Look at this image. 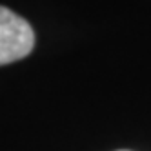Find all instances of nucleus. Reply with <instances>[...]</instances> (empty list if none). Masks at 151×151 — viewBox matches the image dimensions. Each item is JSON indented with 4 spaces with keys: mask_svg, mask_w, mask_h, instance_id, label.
I'll list each match as a JSON object with an SVG mask.
<instances>
[{
    "mask_svg": "<svg viewBox=\"0 0 151 151\" xmlns=\"http://www.w3.org/2000/svg\"><path fill=\"white\" fill-rule=\"evenodd\" d=\"M35 47V31L27 20L0 6V66L27 57Z\"/></svg>",
    "mask_w": 151,
    "mask_h": 151,
    "instance_id": "f257e3e1",
    "label": "nucleus"
}]
</instances>
